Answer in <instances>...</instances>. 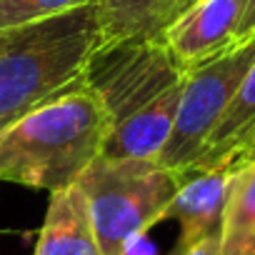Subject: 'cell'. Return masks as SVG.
Returning a JSON list of instances; mask_svg holds the SVG:
<instances>
[{"mask_svg":"<svg viewBox=\"0 0 255 255\" xmlns=\"http://www.w3.org/2000/svg\"><path fill=\"white\" fill-rule=\"evenodd\" d=\"M255 63V35L235 40L223 53L188 70L173 133L158 155L165 168L188 173L215 125L225 115L243 78Z\"/></svg>","mask_w":255,"mask_h":255,"instance_id":"5","label":"cell"},{"mask_svg":"<svg viewBox=\"0 0 255 255\" xmlns=\"http://www.w3.org/2000/svg\"><path fill=\"white\" fill-rule=\"evenodd\" d=\"M248 0H198L160 30L173 58L185 68L223 53L238 38Z\"/></svg>","mask_w":255,"mask_h":255,"instance_id":"6","label":"cell"},{"mask_svg":"<svg viewBox=\"0 0 255 255\" xmlns=\"http://www.w3.org/2000/svg\"><path fill=\"white\" fill-rule=\"evenodd\" d=\"M250 35H255V0H248V8H245V15H243V23H240L235 40H245Z\"/></svg>","mask_w":255,"mask_h":255,"instance_id":"15","label":"cell"},{"mask_svg":"<svg viewBox=\"0 0 255 255\" xmlns=\"http://www.w3.org/2000/svg\"><path fill=\"white\" fill-rule=\"evenodd\" d=\"M255 160V63L190 170H238Z\"/></svg>","mask_w":255,"mask_h":255,"instance_id":"8","label":"cell"},{"mask_svg":"<svg viewBox=\"0 0 255 255\" xmlns=\"http://www.w3.org/2000/svg\"><path fill=\"white\" fill-rule=\"evenodd\" d=\"M220 255H255V160L230 173Z\"/></svg>","mask_w":255,"mask_h":255,"instance_id":"10","label":"cell"},{"mask_svg":"<svg viewBox=\"0 0 255 255\" xmlns=\"http://www.w3.org/2000/svg\"><path fill=\"white\" fill-rule=\"evenodd\" d=\"M188 173L155 158L98 155L75 180L88 200L103 255H123L135 238L163 223Z\"/></svg>","mask_w":255,"mask_h":255,"instance_id":"4","label":"cell"},{"mask_svg":"<svg viewBox=\"0 0 255 255\" xmlns=\"http://www.w3.org/2000/svg\"><path fill=\"white\" fill-rule=\"evenodd\" d=\"M103 43L95 0L33 23L10 50L0 55V130L83 80Z\"/></svg>","mask_w":255,"mask_h":255,"instance_id":"3","label":"cell"},{"mask_svg":"<svg viewBox=\"0 0 255 255\" xmlns=\"http://www.w3.org/2000/svg\"><path fill=\"white\" fill-rule=\"evenodd\" d=\"M193 3H198V0H168V5L163 8V13H160V20H158V35H160V30L168 25V23H173L183 10H188Z\"/></svg>","mask_w":255,"mask_h":255,"instance_id":"13","label":"cell"},{"mask_svg":"<svg viewBox=\"0 0 255 255\" xmlns=\"http://www.w3.org/2000/svg\"><path fill=\"white\" fill-rule=\"evenodd\" d=\"M170 255H220V235L205 238V240H200V243H195V245H190L180 253H170Z\"/></svg>","mask_w":255,"mask_h":255,"instance_id":"14","label":"cell"},{"mask_svg":"<svg viewBox=\"0 0 255 255\" xmlns=\"http://www.w3.org/2000/svg\"><path fill=\"white\" fill-rule=\"evenodd\" d=\"M28 28H30V25H23V28H15V30H3V33H0V55H3L5 50H10V48L28 33Z\"/></svg>","mask_w":255,"mask_h":255,"instance_id":"16","label":"cell"},{"mask_svg":"<svg viewBox=\"0 0 255 255\" xmlns=\"http://www.w3.org/2000/svg\"><path fill=\"white\" fill-rule=\"evenodd\" d=\"M33 255H103L88 200L78 183L50 193Z\"/></svg>","mask_w":255,"mask_h":255,"instance_id":"9","label":"cell"},{"mask_svg":"<svg viewBox=\"0 0 255 255\" xmlns=\"http://www.w3.org/2000/svg\"><path fill=\"white\" fill-rule=\"evenodd\" d=\"M185 78L188 70L160 35L103 45L85 70L110 120L100 155L158 160L173 133Z\"/></svg>","mask_w":255,"mask_h":255,"instance_id":"1","label":"cell"},{"mask_svg":"<svg viewBox=\"0 0 255 255\" xmlns=\"http://www.w3.org/2000/svg\"><path fill=\"white\" fill-rule=\"evenodd\" d=\"M100 23H103V45L158 35V20L168 0H95Z\"/></svg>","mask_w":255,"mask_h":255,"instance_id":"11","label":"cell"},{"mask_svg":"<svg viewBox=\"0 0 255 255\" xmlns=\"http://www.w3.org/2000/svg\"><path fill=\"white\" fill-rule=\"evenodd\" d=\"M230 173L233 170L223 168L188 170L185 183L180 185L178 195L163 215V220H178L180 225V235L173 253H180L205 238L220 235Z\"/></svg>","mask_w":255,"mask_h":255,"instance_id":"7","label":"cell"},{"mask_svg":"<svg viewBox=\"0 0 255 255\" xmlns=\"http://www.w3.org/2000/svg\"><path fill=\"white\" fill-rule=\"evenodd\" d=\"M93 0H0V33L33 25Z\"/></svg>","mask_w":255,"mask_h":255,"instance_id":"12","label":"cell"},{"mask_svg":"<svg viewBox=\"0 0 255 255\" xmlns=\"http://www.w3.org/2000/svg\"><path fill=\"white\" fill-rule=\"evenodd\" d=\"M108 110L83 78L0 130V183L35 190L73 185L103 153Z\"/></svg>","mask_w":255,"mask_h":255,"instance_id":"2","label":"cell"}]
</instances>
